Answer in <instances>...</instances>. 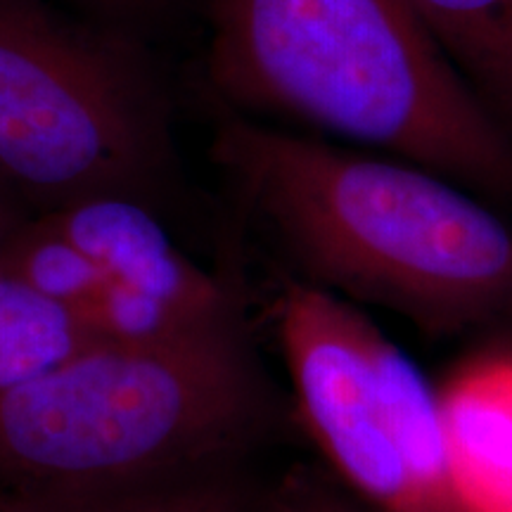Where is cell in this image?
Segmentation results:
<instances>
[{
	"instance_id": "obj_1",
	"label": "cell",
	"mask_w": 512,
	"mask_h": 512,
	"mask_svg": "<svg viewBox=\"0 0 512 512\" xmlns=\"http://www.w3.org/2000/svg\"><path fill=\"white\" fill-rule=\"evenodd\" d=\"M214 157L294 278L432 335L512 318V228L451 178L249 119Z\"/></svg>"
},
{
	"instance_id": "obj_2",
	"label": "cell",
	"mask_w": 512,
	"mask_h": 512,
	"mask_svg": "<svg viewBox=\"0 0 512 512\" xmlns=\"http://www.w3.org/2000/svg\"><path fill=\"white\" fill-rule=\"evenodd\" d=\"M207 72L233 107L512 204V136L403 0H214Z\"/></svg>"
},
{
	"instance_id": "obj_3",
	"label": "cell",
	"mask_w": 512,
	"mask_h": 512,
	"mask_svg": "<svg viewBox=\"0 0 512 512\" xmlns=\"http://www.w3.org/2000/svg\"><path fill=\"white\" fill-rule=\"evenodd\" d=\"M266 387L238 313L98 344L0 396V489L88 491L230 460Z\"/></svg>"
},
{
	"instance_id": "obj_4",
	"label": "cell",
	"mask_w": 512,
	"mask_h": 512,
	"mask_svg": "<svg viewBox=\"0 0 512 512\" xmlns=\"http://www.w3.org/2000/svg\"><path fill=\"white\" fill-rule=\"evenodd\" d=\"M164 98L136 36L55 0H0V181L41 211L150 202L169 166Z\"/></svg>"
},
{
	"instance_id": "obj_5",
	"label": "cell",
	"mask_w": 512,
	"mask_h": 512,
	"mask_svg": "<svg viewBox=\"0 0 512 512\" xmlns=\"http://www.w3.org/2000/svg\"><path fill=\"white\" fill-rule=\"evenodd\" d=\"M273 328L299 413L342 482L375 512H472L437 392L373 320L304 280L280 285Z\"/></svg>"
},
{
	"instance_id": "obj_6",
	"label": "cell",
	"mask_w": 512,
	"mask_h": 512,
	"mask_svg": "<svg viewBox=\"0 0 512 512\" xmlns=\"http://www.w3.org/2000/svg\"><path fill=\"white\" fill-rule=\"evenodd\" d=\"M41 216L117 290L147 294L204 318L238 311L228 287L176 247L143 200L98 195Z\"/></svg>"
},
{
	"instance_id": "obj_7",
	"label": "cell",
	"mask_w": 512,
	"mask_h": 512,
	"mask_svg": "<svg viewBox=\"0 0 512 512\" xmlns=\"http://www.w3.org/2000/svg\"><path fill=\"white\" fill-rule=\"evenodd\" d=\"M437 401L465 503L472 512H512V358L463 368Z\"/></svg>"
},
{
	"instance_id": "obj_8",
	"label": "cell",
	"mask_w": 512,
	"mask_h": 512,
	"mask_svg": "<svg viewBox=\"0 0 512 512\" xmlns=\"http://www.w3.org/2000/svg\"><path fill=\"white\" fill-rule=\"evenodd\" d=\"M226 460L88 491L0 489V512H259Z\"/></svg>"
},
{
	"instance_id": "obj_9",
	"label": "cell",
	"mask_w": 512,
	"mask_h": 512,
	"mask_svg": "<svg viewBox=\"0 0 512 512\" xmlns=\"http://www.w3.org/2000/svg\"><path fill=\"white\" fill-rule=\"evenodd\" d=\"M512 136V0H403Z\"/></svg>"
},
{
	"instance_id": "obj_10",
	"label": "cell",
	"mask_w": 512,
	"mask_h": 512,
	"mask_svg": "<svg viewBox=\"0 0 512 512\" xmlns=\"http://www.w3.org/2000/svg\"><path fill=\"white\" fill-rule=\"evenodd\" d=\"M91 347L98 342L0 259V396Z\"/></svg>"
},
{
	"instance_id": "obj_11",
	"label": "cell",
	"mask_w": 512,
	"mask_h": 512,
	"mask_svg": "<svg viewBox=\"0 0 512 512\" xmlns=\"http://www.w3.org/2000/svg\"><path fill=\"white\" fill-rule=\"evenodd\" d=\"M259 512H373L361 498H351L328 479L311 470H299L275 489Z\"/></svg>"
},
{
	"instance_id": "obj_12",
	"label": "cell",
	"mask_w": 512,
	"mask_h": 512,
	"mask_svg": "<svg viewBox=\"0 0 512 512\" xmlns=\"http://www.w3.org/2000/svg\"><path fill=\"white\" fill-rule=\"evenodd\" d=\"M55 3L67 10H79L81 15L107 27L133 34L162 19L178 0H55Z\"/></svg>"
},
{
	"instance_id": "obj_13",
	"label": "cell",
	"mask_w": 512,
	"mask_h": 512,
	"mask_svg": "<svg viewBox=\"0 0 512 512\" xmlns=\"http://www.w3.org/2000/svg\"><path fill=\"white\" fill-rule=\"evenodd\" d=\"M17 200L19 197L15 192L0 181V245H3V240L15 230L17 223L24 219L22 211L17 209Z\"/></svg>"
}]
</instances>
